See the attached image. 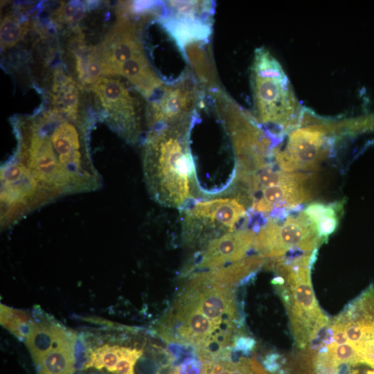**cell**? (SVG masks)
Listing matches in <instances>:
<instances>
[{"instance_id":"6da1fadb","label":"cell","mask_w":374,"mask_h":374,"mask_svg":"<svg viewBox=\"0 0 374 374\" xmlns=\"http://www.w3.org/2000/svg\"><path fill=\"white\" fill-rule=\"evenodd\" d=\"M197 118L148 132L143 152V171L149 193L158 203L180 208L193 199L196 181L190 137Z\"/></svg>"},{"instance_id":"7a4b0ae2","label":"cell","mask_w":374,"mask_h":374,"mask_svg":"<svg viewBox=\"0 0 374 374\" xmlns=\"http://www.w3.org/2000/svg\"><path fill=\"white\" fill-rule=\"evenodd\" d=\"M314 342L326 366L335 373L343 365L374 367V285L330 320Z\"/></svg>"},{"instance_id":"3957f363","label":"cell","mask_w":374,"mask_h":374,"mask_svg":"<svg viewBox=\"0 0 374 374\" xmlns=\"http://www.w3.org/2000/svg\"><path fill=\"white\" fill-rule=\"evenodd\" d=\"M316 251L274 258L268 262L278 274L271 283L276 286L287 311L294 343L300 350L311 346L330 321L318 304L311 282Z\"/></svg>"},{"instance_id":"277c9868","label":"cell","mask_w":374,"mask_h":374,"mask_svg":"<svg viewBox=\"0 0 374 374\" xmlns=\"http://www.w3.org/2000/svg\"><path fill=\"white\" fill-rule=\"evenodd\" d=\"M251 82L256 118L276 137L297 127L303 109L282 65L265 47L255 50Z\"/></svg>"},{"instance_id":"5b68a950","label":"cell","mask_w":374,"mask_h":374,"mask_svg":"<svg viewBox=\"0 0 374 374\" xmlns=\"http://www.w3.org/2000/svg\"><path fill=\"white\" fill-rule=\"evenodd\" d=\"M208 93L231 140L235 176L253 174L268 167L274 146L256 118L220 87Z\"/></svg>"},{"instance_id":"8992f818","label":"cell","mask_w":374,"mask_h":374,"mask_svg":"<svg viewBox=\"0 0 374 374\" xmlns=\"http://www.w3.org/2000/svg\"><path fill=\"white\" fill-rule=\"evenodd\" d=\"M235 288L217 281L208 271H202L188 280L177 300L201 313L216 328L235 339L241 335L243 324Z\"/></svg>"},{"instance_id":"52a82bcc","label":"cell","mask_w":374,"mask_h":374,"mask_svg":"<svg viewBox=\"0 0 374 374\" xmlns=\"http://www.w3.org/2000/svg\"><path fill=\"white\" fill-rule=\"evenodd\" d=\"M330 136L325 119L303 110L299 125L289 132L285 145L273 148L272 157L285 172L316 170L329 153Z\"/></svg>"},{"instance_id":"ba28073f","label":"cell","mask_w":374,"mask_h":374,"mask_svg":"<svg viewBox=\"0 0 374 374\" xmlns=\"http://www.w3.org/2000/svg\"><path fill=\"white\" fill-rule=\"evenodd\" d=\"M324 241L314 222L301 211L268 220L256 234L253 247L264 258H278L293 251L313 253Z\"/></svg>"},{"instance_id":"9c48e42d","label":"cell","mask_w":374,"mask_h":374,"mask_svg":"<svg viewBox=\"0 0 374 374\" xmlns=\"http://www.w3.org/2000/svg\"><path fill=\"white\" fill-rule=\"evenodd\" d=\"M205 90L191 70L163 84L150 98L148 124L150 130L198 118Z\"/></svg>"},{"instance_id":"30bf717a","label":"cell","mask_w":374,"mask_h":374,"mask_svg":"<svg viewBox=\"0 0 374 374\" xmlns=\"http://www.w3.org/2000/svg\"><path fill=\"white\" fill-rule=\"evenodd\" d=\"M312 181L308 172H287L269 167L260 174V189L252 196L251 208L266 215L294 209L313 198Z\"/></svg>"},{"instance_id":"8fae6325","label":"cell","mask_w":374,"mask_h":374,"mask_svg":"<svg viewBox=\"0 0 374 374\" xmlns=\"http://www.w3.org/2000/svg\"><path fill=\"white\" fill-rule=\"evenodd\" d=\"M247 216V210L238 197H218L197 201L185 209L184 226L189 239L192 236L224 234L235 230Z\"/></svg>"},{"instance_id":"7c38bea8","label":"cell","mask_w":374,"mask_h":374,"mask_svg":"<svg viewBox=\"0 0 374 374\" xmlns=\"http://www.w3.org/2000/svg\"><path fill=\"white\" fill-rule=\"evenodd\" d=\"M93 90L109 115V125L127 141L136 142L141 125L135 99L118 80L103 77Z\"/></svg>"},{"instance_id":"4fadbf2b","label":"cell","mask_w":374,"mask_h":374,"mask_svg":"<svg viewBox=\"0 0 374 374\" xmlns=\"http://www.w3.org/2000/svg\"><path fill=\"white\" fill-rule=\"evenodd\" d=\"M102 59L105 75H116L122 64L144 53L135 24L124 17L104 42L96 46Z\"/></svg>"},{"instance_id":"5bb4252c","label":"cell","mask_w":374,"mask_h":374,"mask_svg":"<svg viewBox=\"0 0 374 374\" xmlns=\"http://www.w3.org/2000/svg\"><path fill=\"white\" fill-rule=\"evenodd\" d=\"M256 234L253 229H240L213 238L204 249L196 267L213 269L244 259L253 246Z\"/></svg>"},{"instance_id":"9a60e30c","label":"cell","mask_w":374,"mask_h":374,"mask_svg":"<svg viewBox=\"0 0 374 374\" xmlns=\"http://www.w3.org/2000/svg\"><path fill=\"white\" fill-rule=\"evenodd\" d=\"M77 339L75 332L66 328L41 310H35L33 321L24 342L37 366L52 350Z\"/></svg>"},{"instance_id":"2e32d148","label":"cell","mask_w":374,"mask_h":374,"mask_svg":"<svg viewBox=\"0 0 374 374\" xmlns=\"http://www.w3.org/2000/svg\"><path fill=\"white\" fill-rule=\"evenodd\" d=\"M209 41H197L186 46L181 51L198 82L208 92L219 88L213 64L208 53Z\"/></svg>"},{"instance_id":"e0dca14e","label":"cell","mask_w":374,"mask_h":374,"mask_svg":"<svg viewBox=\"0 0 374 374\" xmlns=\"http://www.w3.org/2000/svg\"><path fill=\"white\" fill-rule=\"evenodd\" d=\"M118 75L125 77L148 99L164 83L152 71L145 53L134 56L123 63Z\"/></svg>"},{"instance_id":"ac0fdd59","label":"cell","mask_w":374,"mask_h":374,"mask_svg":"<svg viewBox=\"0 0 374 374\" xmlns=\"http://www.w3.org/2000/svg\"><path fill=\"white\" fill-rule=\"evenodd\" d=\"M159 18L213 24L215 3L212 1H166Z\"/></svg>"},{"instance_id":"d6986e66","label":"cell","mask_w":374,"mask_h":374,"mask_svg":"<svg viewBox=\"0 0 374 374\" xmlns=\"http://www.w3.org/2000/svg\"><path fill=\"white\" fill-rule=\"evenodd\" d=\"M169 35L174 39L180 51L188 44L197 41H209L212 24L159 19Z\"/></svg>"},{"instance_id":"ffe728a7","label":"cell","mask_w":374,"mask_h":374,"mask_svg":"<svg viewBox=\"0 0 374 374\" xmlns=\"http://www.w3.org/2000/svg\"><path fill=\"white\" fill-rule=\"evenodd\" d=\"M77 340L57 346L37 366V374H73Z\"/></svg>"},{"instance_id":"44dd1931","label":"cell","mask_w":374,"mask_h":374,"mask_svg":"<svg viewBox=\"0 0 374 374\" xmlns=\"http://www.w3.org/2000/svg\"><path fill=\"white\" fill-rule=\"evenodd\" d=\"M341 203L314 202L303 210L315 224L321 238L326 240L337 229Z\"/></svg>"},{"instance_id":"7402d4cb","label":"cell","mask_w":374,"mask_h":374,"mask_svg":"<svg viewBox=\"0 0 374 374\" xmlns=\"http://www.w3.org/2000/svg\"><path fill=\"white\" fill-rule=\"evenodd\" d=\"M80 80L92 86L105 75V68L96 47L80 48L75 55Z\"/></svg>"},{"instance_id":"603a6c76","label":"cell","mask_w":374,"mask_h":374,"mask_svg":"<svg viewBox=\"0 0 374 374\" xmlns=\"http://www.w3.org/2000/svg\"><path fill=\"white\" fill-rule=\"evenodd\" d=\"M33 321L28 312L1 305V324L19 340L25 341Z\"/></svg>"},{"instance_id":"cb8c5ba5","label":"cell","mask_w":374,"mask_h":374,"mask_svg":"<svg viewBox=\"0 0 374 374\" xmlns=\"http://www.w3.org/2000/svg\"><path fill=\"white\" fill-rule=\"evenodd\" d=\"M53 111L75 121L77 118L79 105V92L75 82H72L53 96Z\"/></svg>"},{"instance_id":"d4e9b609","label":"cell","mask_w":374,"mask_h":374,"mask_svg":"<svg viewBox=\"0 0 374 374\" xmlns=\"http://www.w3.org/2000/svg\"><path fill=\"white\" fill-rule=\"evenodd\" d=\"M24 35V28L15 15H8L1 21L0 29L1 48L5 50L18 43Z\"/></svg>"},{"instance_id":"484cf974","label":"cell","mask_w":374,"mask_h":374,"mask_svg":"<svg viewBox=\"0 0 374 374\" xmlns=\"http://www.w3.org/2000/svg\"><path fill=\"white\" fill-rule=\"evenodd\" d=\"M85 12L86 6L82 1H71L58 9L57 19L62 23H75L84 17Z\"/></svg>"},{"instance_id":"4316f807","label":"cell","mask_w":374,"mask_h":374,"mask_svg":"<svg viewBox=\"0 0 374 374\" xmlns=\"http://www.w3.org/2000/svg\"><path fill=\"white\" fill-rule=\"evenodd\" d=\"M231 374H268L254 358L241 357L233 362Z\"/></svg>"},{"instance_id":"83f0119b","label":"cell","mask_w":374,"mask_h":374,"mask_svg":"<svg viewBox=\"0 0 374 374\" xmlns=\"http://www.w3.org/2000/svg\"><path fill=\"white\" fill-rule=\"evenodd\" d=\"M255 345L256 341L253 337L244 336L242 334L235 338L232 351L249 355L254 348Z\"/></svg>"},{"instance_id":"f1b7e54d","label":"cell","mask_w":374,"mask_h":374,"mask_svg":"<svg viewBox=\"0 0 374 374\" xmlns=\"http://www.w3.org/2000/svg\"><path fill=\"white\" fill-rule=\"evenodd\" d=\"M202 364L197 355L186 358L180 364L179 374H201Z\"/></svg>"},{"instance_id":"f546056e","label":"cell","mask_w":374,"mask_h":374,"mask_svg":"<svg viewBox=\"0 0 374 374\" xmlns=\"http://www.w3.org/2000/svg\"><path fill=\"white\" fill-rule=\"evenodd\" d=\"M73 82L70 75H66L62 69H57L54 71L53 91L55 93Z\"/></svg>"},{"instance_id":"4dcf8cb0","label":"cell","mask_w":374,"mask_h":374,"mask_svg":"<svg viewBox=\"0 0 374 374\" xmlns=\"http://www.w3.org/2000/svg\"><path fill=\"white\" fill-rule=\"evenodd\" d=\"M233 363V362L231 363V364L227 368H226L224 371H223L222 373H220L219 374H231Z\"/></svg>"},{"instance_id":"1f68e13d","label":"cell","mask_w":374,"mask_h":374,"mask_svg":"<svg viewBox=\"0 0 374 374\" xmlns=\"http://www.w3.org/2000/svg\"><path fill=\"white\" fill-rule=\"evenodd\" d=\"M170 374H179V366L175 367Z\"/></svg>"}]
</instances>
